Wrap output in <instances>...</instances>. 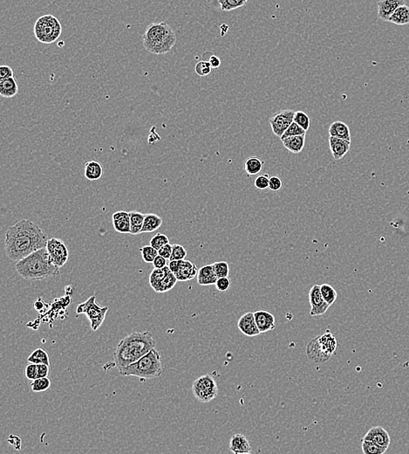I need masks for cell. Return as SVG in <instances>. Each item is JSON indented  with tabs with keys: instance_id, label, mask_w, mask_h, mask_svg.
Masks as SVG:
<instances>
[{
	"instance_id": "obj_29",
	"label": "cell",
	"mask_w": 409,
	"mask_h": 454,
	"mask_svg": "<svg viewBox=\"0 0 409 454\" xmlns=\"http://www.w3.org/2000/svg\"><path fill=\"white\" fill-rule=\"evenodd\" d=\"M169 272H170V269L168 268V266L163 268H153V271L151 272L150 275V284L153 291L155 292L157 291L161 282L163 281V279L166 277V275H168Z\"/></svg>"
},
{
	"instance_id": "obj_16",
	"label": "cell",
	"mask_w": 409,
	"mask_h": 454,
	"mask_svg": "<svg viewBox=\"0 0 409 454\" xmlns=\"http://www.w3.org/2000/svg\"><path fill=\"white\" fill-rule=\"evenodd\" d=\"M378 17L382 21H388L391 15L397 8L406 4L405 0H379L378 1Z\"/></svg>"
},
{
	"instance_id": "obj_19",
	"label": "cell",
	"mask_w": 409,
	"mask_h": 454,
	"mask_svg": "<svg viewBox=\"0 0 409 454\" xmlns=\"http://www.w3.org/2000/svg\"><path fill=\"white\" fill-rule=\"evenodd\" d=\"M114 230L119 233H130V215L126 211H118L112 215Z\"/></svg>"
},
{
	"instance_id": "obj_15",
	"label": "cell",
	"mask_w": 409,
	"mask_h": 454,
	"mask_svg": "<svg viewBox=\"0 0 409 454\" xmlns=\"http://www.w3.org/2000/svg\"><path fill=\"white\" fill-rule=\"evenodd\" d=\"M363 440L372 441V442L376 444L378 446L384 447V448H387V449L389 447L390 442H391L389 433L381 426L372 427L369 430L368 432H366V434L363 438Z\"/></svg>"
},
{
	"instance_id": "obj_30",
	"label": "cell",
	"mask_w": 409,
	"mask_h": 454,
	"mask_svg": "<svg viewBox=\"0 0 409 454\" xmlns=\"http://www.w3.org/2000/svg\"><path fill=\"white\" fill-rule=\"evenodd\" d=\"M318 341H319V344L321 345L322 348L328 354L333 355L337 349V346H338L337 339L333 334L330 332H326L320 337H318Z\"/></svg>"
},
{
	"instance_id": "obj_40",
	"label": "cell",
	"mask_w": 409,
	"mask_h": 454,
	"mask_svg": "<svg viewBox=\"0 0 409 454\" xmlns=\"http://www.w3.org/2000/svg\"><path fill=\"white\" fill-rule=\"evenodd\" d=\"M168 243H169V239H168V236L158 232L156 234L153 235L152 238L150 239V245H152L153 248L159 250L163 245H167Z\"/></svg>"
},
{
	"instance_id": "obj_14",
	"label": "cell",
	"mask_w": 409,
	"mask_h": 454,
	"mask_svg": "<svg viewBox=\"0 0 409 454\" xmlns=\"http://www.w3.org/2000/svg\"><path fill=\"white\" fill-rule=\"evenodd\" d=\"M307 355L308 358L310 359L311 361L318 363H324L327 362L333 355L326 353L322 348L321 345L319 344V341H318V337H316L308 343L307 348Z\"/></svg>"
},
{
	"instance_id": "obj_43",
	"label": "cell",
	"mask_w": 409,
	"mask_h": 454,
	"mask_svg": "<svg viewBox=\"0 0 409 454\" xmlns=\"http://www.w3.org/2000/svg\"><path fill=\"white\" fill-rule=\"evenodd\" d=\"M195 70L199 76L205 77L211 73L212 66L208 60H201L196 65Z\"/></svg>"
},
{
	"instance_id": "obj_8",
	"label": "cell",
	"mask_w": 409,
	"mask_h": 454,
	"mask_svg": "<svg viewBox=\"0 0 409 454\" xmlns=\"http://www.w3.org/2000/svg\"><path fill=\"white\" fill-rule=\"evenodd\" d=\"M193 395L202 403H208L215 399L218 394V386L210 375L198 377L192 385Z\"/></svg>"
},
{
	"instance_id": "obj_38",
	"label": "cell",
	"mask_w": 409,
	"mask_h": 454,
	"mask_svg": "<svg viewBox=\"0 0 409 454\" xmlns=\"http://www.w3.org/2000/svg\"><path fill=\"white\" fill-rule=\"evenodd\" d=\"M140 252L142 253L143 260L146 263H153V260L156 258L158 254V250L153 248L152 245H144L140 248Z\"/></svg>"
},
{
	"instance_id": "obj_53",
	"label": "cell",
	"mask_w": 409,
	"mask_h": 454,
	"mask_svg": "<svg viewBox=\"0 0 409 454\" xmlns=\"http://www.w3.org/2000/svg\"><path fill=\"white\" fill-rule=\"evenodd\" d=\"M208 62L210 63L212 68H218L221 66V59L216 55H212L208 59Z\"/></svg>"
},
{
	"instance_id": "obj_36",
	"label": "cell",
	"mask_w": 409,
	"mask_h": 454,
	"mask_svg": "<svg viewBox=\"0 0 409 454\" xmlns=\"http://www.w3.org/2000/svg\"><path fill=\"white\" fill-rule=\"evenodd\" d=\"M217 2L223 11H230L245 6L248 0H217Z\"/></svg>"
},
{
	"instance_id": "obj_42",
	"label": "cell",
	"mask_w": 409,
	"mask_h": 454,
	"mask_svg": "<svg viewBox=\"0 0 409 454\" xmlns=\"http://www.w3.org/2000/svg\"><path fill=\"white\" fill-rule=\"evenodd\" d=\"M307 132L303 128H301L300 125L297 124L295 121H293L292 124L290 125V127L286 129V131L284 133V135L282 136L280 139L288 137V136H303V135H307Z\"/></svg>"
},
{
	"instance_id": "obj_4",
	"label": "cell",
	"mask_w": 409,
	"mask_h": 454,
	"mask_svg": "<svg viewBox=\"0 0 409 454\" xmlns=\"http://www.w3.org/2000/svg\"><path fill=\"white\" fill-rule=\"evenodd\" d=\"M176 43V36L167 23L154 22L147 27L143 35V46L153 55H166Z\"/></svg>"
},
{
	"instance_id": "obj_32",
	"label": "cell",
	"mask_w": 409,
	"mask_h": 454,
	"mask_svg": "<svg viewBox=\"0 0 409 454\" xmlns=\"http://www.w3.org/2000/svg\"><path fill=\"white\" fill-rule=\"evenodd\" d=\"M27 361L29 363H36V364H48L50 365V360H49V355L48 352L44 350L43 348H36L34 351L28 356Z\"/></svg>"
},
{
	"instance_id": "obj_51",
	"label": "cell",
	"mask_w": 409,
	"mask_h": 454,
	"mask_svg": "<svg viewBox=\"0 0 409 454\" xmlns=\"http://www.w3.org/2000/svg\"><path fill=\"white\" fill-rule=\"evenodd\" d=\"M38 366V377H47L50 372V365L41 363L37 364Z\"/></svg>"
},
{
	"instance_id": "obj_52",
	"label": "cell",
	"mask_w": 409,
	"mask_h": 454,
	"mask_svg": "<svg viewBox=\"0 0 409 454\" xmlns=\"http://www.w3.org/2000/svg\"><path fill=\"white\" fill-rule=\"evenodd\" d=\"M153 268H163L168 266V260L158 254L153 261Z\"/></svg>"
},
{
	"instance_id": "obj_3",
	"label": "cell",
	"mask_w": 409,
	"mask_h": 454,
	"mask_svg": "<svg viewBox=\"0 0 409 454\" xmlns=\"http://www.w3.org/2000/svg\"><path fill=\"white\" fill-rule=\"evenodd\" d=\"M18 275L26 280L41 281L44 279L57 276L59 268L51 262L47 247L37 250L16 264Z\"/></svg>"
},
{
	"instance_id": "obj_44",
	"label": "cell",
	"mask_w": 409,
	"mask_h": 454,
	"mask_svg": "<svg viewBox=\"0 0 409 454\" xmlns=\"http://www.w3.org/2000/svg\"><path fill=\"white\" fill-rule=\"evenodd\" d=\"M187 256V250L183 245L179 244L172 245V254L169 260H185Z\"/></svg>"
},
{
	"instance_id": "obj_31",
	"label": "cell",
	"mask_w": 409,
	"mask_h": 454,
	"mask_svg": "<svg viewBox=\"0 0 409 454\" xmlns=\"http://www.w3.org/2000/svg\"><path fill=\"white\" fill-rule=\"evenodd\" d=\"M263 162L259 158L252 157L245 160V170L249 175H256L263 170Z\"/></svg>"
},
{
	"instance_id": "obj_17",
	"label": "cell",
	"mask_w": 409,
	"mask_h": 454,
	"mask_svg": "<svg viewBox=\"0 0 409 454\" xmlns=\"http://www.w3.org/2000/svg\"><path fill=\"white\" fill-rule=\"evenodd\" d=\"M254 316L260 333H266L276 328V319L270 312L258 310L254 312Z\"/></svg>"
},
{
	"instance_id": "obj_48",
	"label": "cell",
	"mask_w": 409,
	"mask_h": 454,
	"mask_svg": "<svg viewBox=\"0 0 409 454\" xmlns=\"http://www.w3.org/2000/svg\"><path fill=\"white\" fill-rule=\"evenodd\" d=\"M282 186H283V181L279 176H270V182H269V189L270 191H279L281 190Z\"/></svg>"
},
{
	"instance_id": "obj_41",
	"label": "cell",
	"mask_w": 409,
	"mask_h": 454,
	"mask_svg": "<svg viewBox=\"0 0 409 454\" xmlns=\"http://www.w3.org/2000/svg\"><path fill=\"white\" fill-rule=\"evenodd\" d=\"M214 269L218 278L229 277L230 275V265L226 261H217L213 264Z\"/></svg>"
},
{
	"instance_id": "obj_47",
	"label": "cell",
	"mask_w": 409,
	"mask_h": 454,
	"mask_svg": "<svg viewBox=\"0 0 409 454\" xmlns=\"http://www.w3.org/2000/svg\"><path fill=\"white\" fill-rule=\"evenodd\" d=\"M215 286H216V289L220 291V292H225V291L230 288V278L229 277H221V278L217 279Z\"/></svg>"
},
{
	"instance_id": "obj_5",
	"label": "cell",
	"mask_w": 409,
	"mask_h": 454,
	"mask_svg": "<svg viewBox=\"0 0 409 454\" xmlns=\"http://www.w3.org/2000/svg\"><path fill=\"white\" fill-rule=\"evenodd\" d=\"M119 372L123 377H139L144 380L159 377L162 373L161 355L157 349L153 348L137 362L132 363Z\"/></svg>"
},
{
	"instance_id": "obj_37",
	"label": "cell",
	"mask_w": 409,
	"mask_h": 454,
	"mask_svg": "<svg viewBox=\"0 0 409 454\" xmlns=\"http://www.w3.org/2000/svg\"><path fill=\"white\" fill-rule=\"evenodd\" d=\"M32 390L34 392H43L51 387V381L47 377H38L31 384Z\"/></svg>"
},
{
	"instance_id": "obj_27",
	"label": "cell",
	"mask_w": 409,
	"mask_h": 454,
	"mask_svg": "<svg viewBox=\"0 0 409 454\" xmlns=\"http://www.w3.org/2000/svg\"><path fill=\"white\" fill-rule=\"evenodd\" d=\"M162 225V219L153 213L145 214L144 223H143L142 233L143 232H153L156 231Z\"/></svg>"
},
{
	"instance_id": "obj_24",
	"label": "cell",
	"mask_w": 409,
	"mask_h": 454,
	"mask_svg": "<svg viewBox=\"0 0 409 454\" xmlns=\"http://www.w3.org/2000/svg\"><path fill=\"white\" fill-rule=\"evenodd\" d=\"M18 93V85L14 76L0 80V95L4 98H12Z\"/></svg>"
},
{
	"instance_id": "obj_46",
	"label": "cell",
	"mask_w": 409,
	"mask_h": 454,
	"mask_svg": "<svg viewBox=\"0 0 409 454\" xmlns=\"http://www.w3.org/2000/svg\"><path fill=\"white\" fill-rule=\"evenodd\" d=\"M26 377L28 380H35L38 378V366L36 363H31L26 366L25 370Z\"/></svg>"
},
{
	"instance_id": "obj_39",
	"label": "cell",
	"mask_w": 409,
	"mask_h": 454,
	"mask_svg": "<svg viewBox=\"0 0 409 454\" xmlns=\"http://www.w3.org/2000/svg\"><path fill=\"white\" fill-rule=\"evenodd\" d=\"M293 121H295L297 124L300 125L301 128H303L306 131H307L310 128V120L309 115L306 112L299 110L295 112L294 114V119Z\"/></svg>"
},
{
	"instance_id": "obj_1",
	"label": "cell",
	"mask_w": 409,
	"mask_h": 454,
	"mask_svg": "<svg viewBox=\"0 0 409 454\" xmlns=\"http://www.w3.org/2000/svg\"><path fill=\"white\" fill-rule=\"evenodd\" d=\"M48 239V235L33 221L18 220L5 233L4 250L10 260L18 262L37 250L46 247Z\"/></svg>"
},
{
	"instance_id": "obj_18",
	"label": "cell",
	"mask_w": 409,
	"mask_h": 454,
	"mask_svg": "<svg viewBox=\"0 0 409 454\" xmlns=\"http://www.w3.org/2000/svg\"><path fill=\"white\" fill-rule=\"evenodd\" d=\"M329 146L333 158L336 161H339L341 158H343L350 150L351 142L333 136H329Z\"/></svg>"
},
{
	"instance_id": "obj_28",
	"label": "cell",
	"mask_w": 409,
	"mask_h": 454,
	"mask_svg": "<svg viewBox=\"0 0 409 454\" xmlns=\"http://www.w3.org/2000/svg\"><path fill=\"white\" fill-rule=\"evenodd\" d=\"M130 215V234L138 235L142 233L145 214L131 211L129 212Z\"/></svg>"
},
{
	"instance_id": "obj_26",
	"label": "cell",
	"mask_w": 409,
	"mask_h": 454,
	"mask_svg": "<svg viewBox=\"0 0 409 454\" xmlns=\"http://www.w3.org/2000/svg\"><path fill=\"white\" fill-rule=\"evenodd\" d=\"M388 22L393 23L398 26L409 25V6L407 4H403L397 8L388 19Z\"/></svg>"
},
{
	"instance_id": "obj_35",
	"label": "cell",
	"mask_w": 409,
	"mask_h": 454,
	"mask_svg": "<svg viewBox=\"0 0 409 454\" xmlns=\"http://www.w3.org/2000/svg\"><path fill=\"white\" fill-rule=\"evenodd\" d=\"M362 452L365 454H383L387 452V448L380 447L376 444L369 440H362Z\"/></svg>"
},
{
	"instance_id": "obj_13",
	"label": "cell",
	"mask_w": 409,
	"mask_h": 454,
	"mask_svg": "<svg viewBox=\"0 0 409 454\" xmlns=\"http://www.w3.org/2000/svg\"><path fill=\"white\" fill-rule=\"evenodd\" d=\"M238 327L246 337H256L261 334L256 325L254 313L252 312L242 315L241 318L238 320Z\"/></svg>"
},
{
	"instance_id": "obj_12",
	"label": "cell",
	"mask_w": 409,
	"mask_h": 454,
	"mask_svg": "<svg viewBox=\"0 0 409 454\" xmlns=\"http://www.w3.org/2000/svg\"><path fill=\"white\" fill-rule=\"evenodd\" d=\"M309 302L310 305V314L311 316H317L325 314L330 308L322 296L319 285H313L309 292Z\"/></svg>"
},
{
	"instance_id": "obj_11",
	"label": "cell",
	"mask_w": 409,
	"mask_h": 454,
	"mask_svg": "<svg viewBox=\"0 0 409 454\" xmlns=\"http://www.w3.org/2000/svg\"><path fill=\"white\" fill-rule=\"evenodd\" d=\"M295 111L292 110H282L275 113L269 119L270 128L275 136L281 138L286 129L293 122Z\"/></svg>"
},
{
	"instance_id": "obj_6",
	"label": "cell",
	"mask_w": 409,
	"mask_h": 454,
	"mask_svg": "<svg viewBox=\"0 0 409 454\" xmlns=\"http://www.w3.org/2000/svg\"><path fill=\"white\" fill-rule=\"evenodd\" d=\"M62 33V26L58 18L51 14L42 16L34 25V35L44 44H51L58 40Z\"/></svg>"
},
{
	"instance_id": "obj_54",
	"label": "cell",
	"mask_w": 409,
	"mask_h": 454,
	"mask_svg": "<svg viewBox=\"0 0 409 454\" xmlns=\"http://www.w3.org/2000/svg\"><path fill=\"white\" fill-rule=\"evenodd\" d=\"M221 31H222V33H221L222 36H224L225 33H228V31H229V26L226 24H223L221 26Z\"/></svg>"
},
{
	"instance_id": "obj_49",
	"label": "cell",
	"mask_w": 409,
	"mask_h": 454,
	"mask_svg": "<svg viewBox=\"0 0 409 454\" xmlns=\"http://www.w3.org/2000/svg\"><path fill=\"white\" fill-rule=\"evenodd\" d=\"M12 76H14V73H13V70L11 69V67L5 66V65L0 66V80H4V79H8Z\"/></svg>"
},
{
	"instance_id": "obj_9",
	"label": "cell",
	"mask_w": 409,
	"mask_h": 454,
	"mask_svg": "<svg viewBox=\"0 0 409 454\" xmlns=\"http://www.w3.org/2000/svg\"><path fill=\"white\" fill-rule=\"evenodd\" d=\"M46 247L50 255L51 262L55 266L58 268L65 266L69 258V252L63 240L58 238H49Z\"/></svg>"
},
{
	"instance_id": "obj_7",
	"label": "cell",
	"mask_w": 409,
	"mask_h": 454,
	"mask_svg": "<svg viewBox=\"0 0 409 454\" xmlns=\"http://www.w3.org/2000/svg\"><path fill=\"white\" fill-rule=\"evenodd\" d=\"M108 311V307H103L97 304L96 297H89L85 302L77 306L76 313L78 315H85L90 322L92 330L96 331L102 325L106 313Z\"/></svg>"
},
{
	"instance_id": "obj_21",
	"label": "cell",
	"mask_w": 409,
	"mask_h": 454,
	"mask_svg": "<svg viewBox=\"0 0 409 454\" xmlns=\"http://www.w3.org/2000/svg\"><path fill=\"white\" fill-rule=\"evenodd\" d=\"M214 266L212 265H204L199 270L198 274V283L200 286H211L215 285L217 281Z\"/></svg>"
},
{
	"instance_id": "obj_34",
	"label": "cell",
	"mask_w": 409,
	"mask_h": 454,
	"mask_svg": "<svg viewBox=\"0 0 409 454\" xmlns=\"http://www.w3.org/2000/svg\"><path fill=\"white\" fill-rule=\"evenodd\" d=\"M177 282H178V280L175 277V275L171 271L169 272L168 275H166V277L163 279V281L161 282L156 293H167L175 286V284Z\"/></svg>"
},
{
	"instance_id": "obj_25",
	"label": "cell",
	"mask_w": 409,
	"mask_h": 454,
	"mask_svg": "<svg viewBox=\"0 0 409 454\" xmlns=\"http://www.w3.org/2000/svg\"><path fill=\"white\" fill-rule=\"evenodd\" d=\"M329 136L351 142L350 128L343 121H336L333 122L329 128Z\"/></svg>"
},
{
	"instance_id": "obj_45",
	"label": "cell",
	"mask_w": 409,
	"mask_h": 454,
	"mask_svg": "<svg viewBox=\"0 0 409 454\" xmlns=\"http://www.w3.org/2000/svg\"><path fill=\"white\" fill-rule=\"evenodd\" d=\"M269 182H270L269 175L263 174L256 177L254 182V185L258 190H265L267 188H269Z\"/></svg>"
},
{
	"instance_id": "obj_50",
	"label": "cell",
	"mask_w": 409,
	"mask_h": 454,
	"mask_svg": "<svg viewBox=\"0 0 409 454\" xmlns=\"http://www.w3.org/2000/svg\"><path fill=\"white\" fill-rule=\"evenodd\" d=\"M158 253L159 255L161 256L164 257L165 259L167 260H169L170 257H171L172 254V245L171 244H167V245H163L161 248L158 250Z\"/></svg>"
},
{
	"instance_id": "obj_2",
	"label": "cell",
	"mask_w": 409,
	"mask_h": 454,
	"mask_svg": "<svg viewBox=\"0 0 409 454\" xmlns=\"http://www.w3.org/2000/svg\"><path fill=\"white\" fill-rule=\"evenodd\" d=\"M156 342L150 332H133L117 344L113 352V362L118 370L137 362L148 352L155 348Z\"/></svg>"
},
{
	"instance_id": "obj_22",
	"label": "cell",
	"mask_w": 409,
	"mask_h": 454,
	"mask_svg": "<svg viewBox=\"0 0 409 454\" xmlns=\"http://www.w3.org/2000/svg\"><path fill=\"white\" fill-rule=\"evenodd\" d=\"M281 141L286 150H288L293 154H299L303 150L305 147L306 135L288 136L285 138H282Z\"/></svg>"
},
{
	"instance_id": "obj_10",
	"label": "cell",
	"mask_w": 409,
	"mask_h": 454,
	"mask_svg": "<svg viewBox=\"0 0 409 454\" xmlns=\"http://www.w3.org/2000/svg\"><path fill=\"white\" fill-rule=\"evenodd\" d=\"M168 266L179 282H188L198 276V268L190 260H170Z\"/></svg>"
},
{
	"instance_id": "obj_23",
	"label": "cell",
	"mask_w": 409,
	"mask_h": 454,
	"mask_svg": "<svg viewBox=\"0 0 409 454\" xmlns=\"http://www.w3.org/2000/svg\"><path fill=\"white\" fill-rule=\"evenodd\" d=\"M84 176L89 181H98L103 176V167L99 161L92 160L85 164Z\"/></svg>"
},
{
	"instance_id": "obj_33",
	"label": "cell",
	"mask_w": 409,
	"mask_h": 454,
	"mask_svg": "<svg viewBox=\"0 0 409 454\" xmlns=\"http://www.w3.org/2000/svg\"><path fill=\"white\" fill-rule=\"evenodd\" d=\"M322 296L325 300V302L331 307L336 301L338 293L336 290L329 284H322L320 285Z\"/></svg>"
},
{
	"instance_id": "obj_20",
	"label": "cell",
	"mask_w": 409,
	"mask_h": 454,
	"mask_svg": "<svg viewBox=\"0 0 409 454\" xmlns=\"http://www.w3.org/2000/svg\"><path fill=\"white\" fill-rule=\"evenodd\" d=\"M230 449L235 454H248L252 453V447L249 440L243 434L237 433L231 437Z\"/></svg>"
}]
</instances>
